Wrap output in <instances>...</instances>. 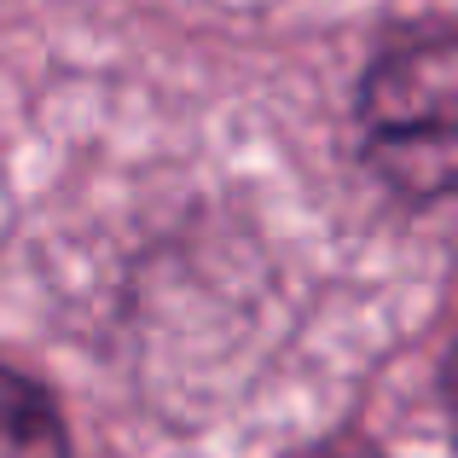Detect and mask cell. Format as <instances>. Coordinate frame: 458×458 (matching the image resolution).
Instances as JSON below:
<instances>
[{"instance_id":"2","label":"cell","mask_w":458,"mask_h":458,"mask_svg":"<svg viewBox=\"0 0 458 458\" xmlns=\"http://www.w3.org/2000/svg\"><path fill=\"white\" fill-rule=\"evenodd\" d=\"M0 458H70L58 401L6 360H0Z\"/></svg>"},{"instance_id":"4","label":"cell","mask_w":458,"mask_h":458,"mask_svg":"<svg viewBox=\"0 0 458 458\" xmlns=\"http://www.w3.org/2000/svg\"><path fill=\"white\" fill-rule=\"evenodd\" d=\"M308 458H383L377 447H371V441H331V447H319V453H308Z\"/></svg>"},{"instance_id":"1","label":"cell","mask_w":458,"mask_h":458,"mask_svg":"<svg viewBox=\"0 0 458 458\" xmlns=\"http://www.w3.org/2000/svg\"><path fill=\"white\" fill-rule=\"evenodd\" d=\"M360 163L389 198L429 209L458 191V30L418 23L371 53L354 88Z\"/></svg>"},{"instance_id":"3","label":"cell","mask_w":458,"mask_h":458,"mask_svg":"<svg viewBox=\"0 0 458 458\" xmlns=\"http://www.w3.org/2000/svg\"><path fill=\"white\" fill-rule=\"evenodd\" d=\"M441 394H447V424H453V441H458V348L447 354V371H441Z\"/></svg>"}]
</instances>
